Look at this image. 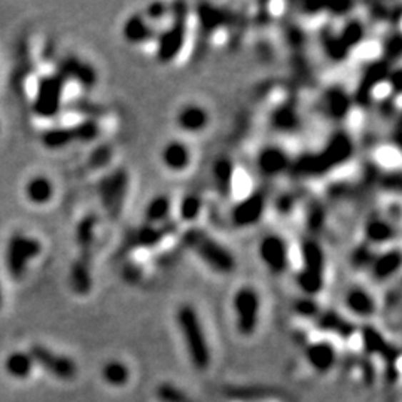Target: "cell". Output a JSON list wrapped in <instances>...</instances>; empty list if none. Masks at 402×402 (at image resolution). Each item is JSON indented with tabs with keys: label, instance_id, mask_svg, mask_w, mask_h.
Segmentation results:
<instances>
[{
	"label": "cell",
	"instance_id": "obj_1",
	"mask_svg": "<svg viewBox=\"0 0 402 402\" xmlns=\"http://www.w3.org/2000/svg\"><path fill=\"white\" fill-rule=\"evenodd\" d=\"M176 318L192 365L197 370H206L211 363V348L196 308L185 304L178 310Z\"/></svg>",
	"mask_w": 402,
	"mask_h": 402
},
{
	"label": "cell",
	"instance_id": "obj_2",
	"mask_svg": "<svg viewBox=\"0 0 402 402\" xmlns=\"http://www.w3.org/2000/svg\"><path fill=\"white\" fill-rule=\"evenodd\" d=\"M42 252V244L38 238L30 237L23 233H15L6 246L5 262L8 273L15 281L24 277L30 261L38 258Z\"/></svg>",
	"mask_w": 402,
	"mask_h": 402
},
{
	"label": "cell",
	"instance_id": "obj_3",
	"mask_svg": "<svg viewBox=\"0 0 402 402\" xmlns=\"http://www.w3.org/2000/svg\"><path fill=\"white\" fill-rule=\"evenodd\" d=\"M188 246L206 266L218 273H228L234 268V258L219 241L203 231L188 234Z\"/></svg>",
	"mask_w": 402,
	"mask_h": 402
},
{
	"label": "cell",
	"instance_id": "obj_4",
	"mask_svg": "<svg viewBox=\"0 0 402 402\" xmlns=\"http://www.w3.org/2000/svg\"><path fill=\"white\" fill-rule=\"evenodd\" d=\"M66 82L57 75L42 76L33 100V112L41 118H54L60 114Z\"/></svg>",
	"mask_w": 402,
	"mask_h": 402
},
{
	"label": "cell",
	"instance_id": "obj_5",
	"mask_svg": "<svg viewBox=\"0 0 402 402\" xmlns=\"http://www.w3.org/2000/svg\"><path fill=\"white\" fill-rule=\"evenodd\" d=\"M233 308L236 314V325L241 336H252L259 319L261 298L252 286L240 288L233 298Z\"/></svg>",
	"mask_w": 402,
	"mask_h": 402
},
{
	"label": "cell",
	"instance_id": "obj_6",
	"mask_svg": "<svg viewBox=\"0 0 402 402\" xmlns=\"http://www.w3.org/2000/svg\"><path fill=\"white\" fill-rule=\"evenodd\" d=\"M27 353L30 355L33 363L39 365L52 377L67 381L75 378L78 374V365L72 358L52 352L51 348L42 344H31Z\"/></svg>",
	"mask_w": 402,
	"mask_h": 402
},
{
	"label": "cell",
	"instance_id": "obj_7",
	"mask_svg": "<svg viewBox=\"0 0 402 402\" xmlns=\"http://www.w3.org/2000/svg\"><path fill=\"white\" fill-rule=\"evenodd\" d=\"M259 258L273 273H282L291 261V249L286 241L278 236H267L259 244Z\"/></svg>",
	"mask_w": 402,
	"mask_h": 402
},
{
	"label": "cell",
	"instance_id": "obj_8",
	"mask_svg": "<svg viewBox=\"0 0 402 402\" xmlns=\"http://www.w3.org/2000/svg\"><path fill=\"white\" fill-rule=\"evenodd\" d=\"M64 82L75 81L82 89H93L96 84L94 69L75 57H67L59 63L56 72Z\"/></svg>",
	"mask_w": 402,
	"mask_h": 402
},
{
	"label": "cell",
	"instance_id": "obj_9",
	"mask_svg": "<svg viewBox=\"0 0 402 402\" xmlns=\"http://www.w3.org/2000/svg\"><path fill=\"white\" fill-rule=\"evenodd\" d=\"M100 197L103 200V206L108 208L109 213H118L119 207L122 204V199L126 194V178L122 173H115L112 176H108L101 181L100 188Z\"/></svg>",
	"mask_w": 402,
	"mask_h": 402
},
{
	"label": "cell",
	"instance_id": "obj_10",
	"mask_svg": "<svg viewBox=\"0 0 402 402\" xmlns=\"http://www.w3.org/2000/svg\"><path fill=\"white\" fill-rule=\"evenodd\" d=\"M161 161L166 169L171 171H184L191 166L192 154L189 146L181 141H171L164 145L161 151Z\"/></svg>",
	"mask_w": 402,
	"mask_h": 402
},
{
	"label": "cell",
	"instance_id": "obj_11",
	"mask_svg": "<svg viewBox=\"0 0 402 402\" xmlns=\"http://www.w3.org/2000/svg\"><path fill=\"white\" fill-rule=\"evenodd\" d=\"M124 36L131 44H156V38L154 34V26L146 20L144 14L133 15L124 24Z\"/></svg>",
	"mask_w": 402,
	"mask_h": 402
},
{
	"label": "cell",
	"instance_id": "obj_12",
	"mask_svg": "<svg viewBox=\"0 0 402 402\" xmlns=\"http://www.w3.org/2000/svg\"><path fill=\"white\" fill-rule=\"evenodd\" d=\"M306 358L318 373H328L337 361L334 347L326 341L310 344L306 351Z\"/></svg>",
	"mask_w": 402,
	"mask_h": 402
},
{
	"label": "cell",
	"instance_id": "obj_13",
	"mask_svg": "<svg viewBox=\"0 0 402 402\" xmlns=\"http://www.w3.org/2000/svg\"><path fill=\"white\" fill-rule=\"evenodd\" d=\"M176 122L186 133H200L208 124V114L199 104H186L178 112Z\"/></svg>",
	"mask_w": 402,
	"mask_h": 402
},
{
	"label": "cell",
	"instance_id": "obj_14",
	"mask_svg": "<svg viewBox=\"0 0 402 402\" xmlns=\"http://www.w3.org/2000/svg\"><path fill=\"white\" fill-rule=\"evenodd\" d=\"M346 304L352 313L362 318H368L376 311V301L373 300V296L361 288L348 291L346 295Z\"/></svg>",
	"mask_w": 402,
	"mask_h": 402
},
{
	"label": "cell",
	"instance_id": "obj_15",
	"mask_svg": "<svg viewBox=\"0 0 402 402\" xmlns=\"http://www.w3.org/2000/svg\"><path fill=\"white\" fill-rule=\"evenodd\" d=\"M26 196L33 204H45L54 196V186L45 176H36L27 182Z\"/></svg>",
	"mask_w": 402,
	"mask_h": 402
},
{
	"label": "cell",
	"instance_id": "obj_16",
	"mask_svg": "<svg viewBox=\"0 0 402 402\" xmlns=\"http://www.w3.org/2000/svg\"><path fill=\"white\" fill-rule=\"evenodd\" d=\"M33 361L27 352H12L5 361V371L14 378H27L33 371Z\"/></svg>",
	"mask_w": 402,
	"mask_h": 402
},
{
	"label": "cell",
	"instance_id": "obj_17",
	"mask_svg": "<svg viewBox=\"0 0 402 402\" xmlns=\"http://www.w3.org/2000/svg\"><path fill=\"white\" fill-rule=\"evenodd\" d=\"M91 274H90V267L89 262L82 256L81 259H78L75 264L72 266L71 270V286L72 289L79 293V295H85L89 293L91 289Z\"/></svg>",
	"mask_w": 402,
	"mask_h": 402
},
{
	"label": "cell",
	"instance_id": "obj_18",
	"mask_svg": "<svg viewBox=\"0 0 402 402\" xmlns=\"http://www.w3.org/2000/svg\"><path fill=\"white\" fill-rule=\"evenodd\" d=\"M262 207H264V203H262L259 197L249 196L241 200V203L234 211V218L238 223H252L261 218Z\"/></svg>",
	"mask_w": 402,
	"mask_h": 402
},
{
	"label": "cell",
	"instance_id": "obj_19",
	"mask_svg": "<svg viewBox=\"0 0 402 402\" xmlns=\"http://www.w3.org/2000/svg\"><path fill=\"white\" fill-rule=\"evenodd\" d=\"M286 155L277 148H270L259 155L258 166L266 174H277L286 169Z\"/></svg>",
	"mask_w": 402,
	"mask_h": 402
},
{
	"label": "cell",
	"instance_id": "obj_20",
	"mask_svg": "<svg viewBox=\"0 0 402 402\" xmlns=\"http://www.w3.org/2000/svg\"><path fill=\"white\" fill-rule=\"evenodd\" d=\"M101 377L114 388H121L129 383L130 370L129 366L121 361H111L103 366Z\"/></svg>",
	"mask_w": 402,
	"mask_h": 402
},
{
	"label": "cell",
	"instance_id": "obj_21",
	"mask_svg": "<svg viewBox=\"0 0 402 402\" xmlns=\"http://www.w3.org/2000/svg\"><path fill=\"white\" fill-rule=\"evenodd\" d=\"M41 141L48 149H61L74 142V134L69 127H52L42 133Z\"/></svg>",
	"mask_w": 402,
	"mask_h": 402
},
{
	"label": "cell",
	"instance_id": "obj_22",
	"mask_svg": "<svg viewBox=\"0 0 402 402\" xmlns=\"http://www.w3.org/2000/svg\"><path fill=\"white\" fill-rule=\"evenodd\" d=\"M170 211H171L170 200L164 196L156 197L149 203V206L146 208V221H148V223H151L154 226L155 223L166 221Z\"/></svg>",
	"mask_w": 402,
	"mask_h": 402
},
{
	"label": "cell",
	"instance_id": "obj_23",
	"mask_svg": "<svg viewBox=\"0 0 402 402\" xmlns=\"http://www.w3.org/2000/svg\"><path fill=\"white\" fill-rule=\"evenodd\" d=\"M96 223H97L96 216H86L78 225L76 238H78V243H79V246L82 248L84 253H89V249H90L91 243L94 240Z\"/></svg>",
	"mask_w": 402,
	"mask_h": 402
},
{
	"label": "cell",
	"instance_id": "obj_24",
	"mask_svg": "<svg viewBox=\"0 0 402 402\" xmlns=\"http://www.w3.org/2000/svg\"><path fill=\"white\" fill-rule=\"evenodd\" d=\"M74 134V141H82V142H90L99 136L100 129L99 124L93 119H86L79 122L75 127L71 129Z\"/></svg>",
	"mask_w": 402,
	"mask_h": 402
},
{
	"label": "cell",
	"instance_id": "obj_25",
	"mask_svg": "<svg viewBox=\"0 0 402 402\" xmlns=\"http://www.w3.org/2000/svg\"><path fill=\"white\" fill-rule=\"evenodd\" d=\"M399 267V255L398 253H388L381 256L374 266V276L378 278L389 277L392 273Z\"/></svg>",
	"mask_w": 402,
	"mask_h": 402
},
{
	"label": "cell",
	"instance_id": "obj_26",
	"mask_svg": "<svg viewBox=\"0 0 402 402\" xmlns=\"http://www.w3.org/2000/svg\"><path fill=\"white\" fill-rule=\"evenodd\" d=\"M181 218L186 222H192L199 218V215L201 213V200L194 197V196H188L184 199L182 204H181Z\"/></svg>",
	"mask_w": 402,
	"mask_h": 402
},
{
	"label": "cell",
	"instance_id": "obj_27",
	"mask_svg": "<svg viewBox=\"0 0 402 402\" xmlns=\"http://www.w3.org/2000/svg\"><path fill=\"white\" fill-rule=\"evenodd\" d=\"M156 395H159L161 402H191V399L176 386H173V384L164 383L156 391Z\"/></svg>",
	"mask_w": 402,
	"mask_h": 402
},
{
	"label": "cell",
	"instance_id": "obj_28",
	"mask_svg": "<svg viewBox=\"0 0 402 402\" xmlns=\"http://www.w3.org/2000/svg\"><path fill=\"white\" fill-rule=\"evenodd\" d=\"M368 237L371 241L381 243L392 237V226L383 221H376L368 225Z\"/></svg>",
	"mask_w": 402,
	"mask_h": 402
},
{
	"label": "cell",
	"instance_id": "obj_29",
	"mask_svg": "<svg viewBox=\"0 0 402 402\" xmlns=\"http://www.w3.org/2000/svg\"><path fill=\"white\" fill-rule=\"evenodd\" d=\"M363 343H365V348H368V351L373 353H378V352L383 353L384 348L388 347L378 332H376L371 328H366L363 331Z\"/></svg>",
	"mask_w": 402,
	"mask_h": 402
},
{
	"label": "cell",
	"instance_id": "obj_30",
	"mask_svg": "<svg viewBox=\"0 0 402 402\" xmlns=\"http://www.w3.org/2000/svg\"><path fill=\"white\" fill-rule=\"evenodd\" d=\"M322 325L329 331L338 332V336L341 337H348L352 334V326L341 321L340 318H337L336 314H328V316L322 321Z\"/></svg>",
	"mask_w": 402,
	"mask_h": 402
},
{
	"label": "cell",
	"instance_id": "obj_31",
	"mask_svg": "<svg viewBox=\"0 0 402 402\" xmlns=\"http://www.w3.org/2000/svg\"><path fill=\"white\" fill-rule=\"evenodd\" d=\"M378 161L383 166H398L399 164V152L393 151L392 148H384L381 149L380 155H378Z\"/></svg>",
	"mask_w": 402,
	"mask_h": 402
},
{
	"label": "cell",
	"instance_id": "obj_32",
	"mask_svg": "<svg viewBox=\"0 0 402 402\" xmlns=\"http://www.w3.org/2000/svg\"><path fill=\"white\" fill-rule=\"evenodd\" d=\"M109 159H111V152L108 151V148H99L91 154V164L99 167V166L106 164L109 161Z\"/></svg>",
	"mask_w": 402,
	"mask_h": 402
},
{
	"label": "cell",
	"instance_id": "obj_33",
	"mask_svg": "<svg viewBox=\"0 0 402 402\" xmlns=\"http://www.w3.org/2000/svg\"><path fill=\"white\" fill-rule=\"evenodd\" d=\"M300 311L304 314V316H313L314 313H316V307L313 306V303L311 301H306V303H303V306L300 307Z\"/></svg>",
	"mask_w": 402,
	"mask_h": 402
},
{
	"label": "cell",
	"instance_id": "obj_34",
	"mask_svg": "<svg viewBox=\"0 0 402 402\" xmlns=\"http://www.w3.org/2000/svg\"><path fill=\"white\" fill-rule=\"evenodd\" d=\"M4 304V293H2V286H0V308H2Z\"/></svg>",
	"mask_w": 402,
	"mask_h": 402
}]
</instances>
